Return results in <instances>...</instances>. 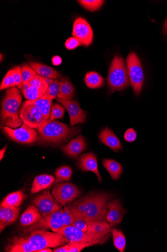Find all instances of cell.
Here are the masks:
<instances>
[{
	"mask_svg": "<svg viewBox=\"0 0 167 252\" xmlns=\"http://www.w3.org/2000/svg\"><path fill=\"white\" fill-rule=\"evenodd\" d=\"M19 117L23 123L37 129L46 121L42 111L36 105L30 104L27 101L23 104L19 111Z\"/></svg>",
	"mask_w": 167,
	"mask_h": 252,
	"instance_id": "7",
	"label": "cell"
},
{
	"mask_svg": "<svg viewBox=\"0 0 167 252\" xmlns=\"http://www.w3.org/2000/svg\"><path fill=\"white\" fill-rule=\"evenodd\" d=\"M60 84L59 81L55 80L54 83L49 86L45 94L41 98L43 99L53 100L56 99V97L59 93Z\"/></svg>",
	"mask_w": 167,
	"mask_h": 252,
	"instance_id": "33",
	"label": "cell"
},
{
	"mask_svg": "<svg viewBox=\"0 0 167 252\" xmlns=\"http://www.w3.org/2000/svg\"><path fill=\"white\" fill-rule=\"evenodd\" d=\"M82 198L84 202L82 218L86 222L106 220L108 203L112 199L110 194L91 193Z\"/></svg>",
	"mask_w": 167,
	"mask_h": 252,
	"instance_id": "3",
	"label": "cell"
},
{
	"mask_svg": "<svg viewBox=\"0 0 167 252\" xmlns=\"http://www.w3.org/2000/svg\"><path fill=\"white\" fill-rule=\"evenodd\" d=\"M7 145H6L1 151H0V159L1 161L4 156L5 153L7 149Z\"/></svg>",
	"mask_w": 167,
	"mask_h": 252,
	"instance_id": "47",
	"label": "cell"
},
{
	"mask_svg": "<svg viewBox=\"0 0 167 252\" xmlns=\"http://www.w3.org/2000/svg\"><path fill=\"white\" fill-rule=\"evenodd\" d=\"M27 101L28 103L38 107L43 112L46 121L50 118L52 100L40 98L35 100H27Z\"/></svg>",
	"mask_w": 167,
	"mask_h": 252,
	"instance_id": "28",
	"label": "cell"
},
{
	"mask_svg": "<svg viewBox=\"0 0 167 252\" xmlns=\"http://www.w3.org/2000/svg\"><path fill=\"white\" fill-rule=\"evenodd\" d=\"M64 236L45 230H35L15 235L5 247L6 252H37L44 248H56L69 243Z\"/></svg>",
	"mask_w": 167,
	"mask_h": 252,
	"instance_id": "1",
	"label": "cell"
},
{
	"mask_svg": "<svg viewBox=\"0 0 167 252\" xmlns=\"http://www.w3.org/2000/svg\"><path fill=\"white\" fill-rule=\"evenodd\" d=\"M70 249V245L68 243L67 245L63 246L60 248L55 249L54 252H69Z\"/></svg>",
	"mask_w": 167,
	"mask_h": 252,
	"instance_id": "44",
	"label": "cell"
},
{
	"mask_svg": "<svg viewBox=\"0 0 167 252\" xmlns=\"http://www.w3.org/2000/svg\"><path fill=\"white\" fill-rule=\"evenodd\" d=\"M25 189L13 192L7 195L1 202V207H19L25 200L28 195L25 193Z\"/></svg>",
	"mask_w": 167,
	"mask_h": 252,
	"instance_id": "21",
	"label": "cell"
},
{
	"mask_svg": "<svg viewBox=\"0 0 167 252\" xmlns=\"http://www.w3.org/2000/svg\"><path fill=\"white\" fill-rule=\"evenodd\" d=\"M28 84L31 86H36V87H49V86L48 85L43 77L39 76L36 75V76L33 77L28 82Z\"/></svg>",
	"mask_w": 167,
	"mask_h": 252,
	"instance_id": "41",
	"label": "cell"
},
{
	"mask_svg": "<svg viewBox=\"0 0 167 252\" xmlns=\"http://www.w3.org/2000/svg\"><path fill=\"white\" fill-rule=\"evenodd\" d=\"M42 217L51 214L62 209L60 204L49 191H46L38 195L33 201Z\"/></svg>",
	"mask_w": 167,
	"mask_h": 252,
	"instance_id": "11",
	"label": "cell"
},
{
	"mask_svg": "<svg viewBox=\"0 0 167 252\" xmlns=\"http://www.w3.org/2000/svg\"><path fill=\"white\" fill-rule=\"evenodd\" d=\"M79 189L72 183L61 182L52 190V194L63 207L76 199L80 195Z\"/></svg>",
	"mask_w": 167,
	"mask_h": 252,
	"instance_id": "10",
	"label": "cell"
},
{
	"mask_svg": "<svg viewBox=\"0 0 167 252\" xmlns=\"http://www.w3.org/2000/svg\"><path fill=\"white\" fill-rule=\"evenodd\" d=\"M103 164L113 180L120 178L123 169L122 165L111 159H104Z\"/></svg>",
	"mask_w": 167,
	"mask_h": 252,
	"instance_id": "26",
	"label": "cell"
},
{
	"mask_svg": "<svg viewBox=\"0 0 167 252\" xmlns=\"http://www.w3.org/2000/svg\"><path fill=\"white\" fill-rule=\"evenodd\" d=\"M82 45L81 42L74 37L68 38L65 42V47L69 50H75Z\"/></svg>",
	"mask_w": 167,
	"mask_h": 252,
	"instance_id": "42",
	"label": "cell"
},
{
	"mask_svg": "<svg viewBox=\"0 0 167 252\" xmlns=\"http://www.w3.org/2000/svg\"><path fill=\"white\" fill-rule=\"evenodd\" d=\"M111 233L114 246L120 252H125L126 241L124 234L120 230L113 228Z\"/></svg>",
	"mask_w": 167,
	"mask_h": 252,
	"instance_id": "30",
	"label": "cell"
},
{
	"mask_svg": "<svg viewBox=\"0 0 167 252\" xmlns=\"http://www.w3.org/2000/svg\"><path fill=\"white\" fill-rule=\"evenodd\" d=\"M72 35L86 47H89L93 39V32L91 27L88 22L82 17H78L75 20Z\"/></svg>",
	"mask_w": 167,
	"mask_h": 252,
	"instance_id": "13",
	"label": "cell"
},
{
	"mask_svg": "<svg viewBox=\"0 0 167 252\" xmlns=\"http://www.w3.org/2000/svg\"><path fill=\"white\" fill-rule=\"evenodd\" d=\"M67 110L70 120V125L74 126L81 123H84L86 118V112L80 108L77 101L56 98Z\"/></svg>",
	"mask_w": 167,
	"mask_h": 252,
	"instance_id": "14",
	"label": "cell"
},
{
	"mask_svg": "<svg viewBox=\"0 0 167 252\" xmlns=\"http://www.w3.org/2000/svg\"><path fill=\"white\" fill-rule=\"evenodd\" d=\"M65 107L57 103L52 105L50 120L55 121L57 119H63L65 114Z\"/></svg>",
	"mask_w": 167,
	"mask_h": 252,
	"instance_id": "35",
	"label": "cell"
},
{
	"mask_svg": "<svg viewBox=\"0 0 167 252\" xmlns=\"http://www.w3.org/2000/svg\"><path fill=\"white\" fill-rule=\"evenodd\" d=\"M52 63L54 65H59L62 63V60L60 57L56 56L54 57L52 59Z\"/></svg>",
	"mask_w": 167,
	"mask_h": 252,
	"instance_id": "45",
	"label": "cell"
},
{
	"mask_svg": "<svg viewBox=\"0 0 167 252\" xmlns=\"http://www.w3.org/2000/svg\"><path fill=\"white\" fill-rule=\"evenodd\" d=\"M70 249L69 252H80L87 247L94 246L92 243L79 244L73 242H69Z\"/></svg>",
	"mask_w": 167,
	"mask_h": 252,
	"instance_id": "40",
	"label": "cell"
},
{
	"mask_svg": "<svg viewBox=\"0 0 167 252\" xmlns=\"http://www.w3.org/2000/svg\"><path fill=\"white\" fill-rule=\"evenodd\" d=\"M38 144L58 145L79 133V126L72 127L61 122L47 120L38 128Z\"/></svg>",
	"mask_w": 167,
	"mask_h": 252,
	"instance_id": "2",
	"label": "cell"
},
{
	"mask_svg": "<svg viewBox=\"0 0 167 252\" xmlns=\"http://www.w3.org/2000/svg\"><path fill=\"white\" fill-rule=\"evenodd\" d=\"M23 85H25L34 77L37 75L33 68L28 63L23 64L21 66Z\"/></svg>",
	"mask_w": 167,
	"mask_h": 252,
	"instance_id": "34",
	"label": "cell"
},
{
	"mask_svg": "<svg viewBox=\"0 0 167 252\" xmlns=\"http://www.w3.org/2000/svg\"><path fill=\"white\" fill-rule=\"evenodd\" d=\"M63 209L42 218L34 224L30 226L24 232L35 230H48L60 228L64 226Z\"/></svg>",
	"mask_w": 167,
	"mask_h": 252,
	"instance_id": "12",
	"label": "cell"
},
{
	"mask_svg": "<svg viewBox=\"0 0 167 252\" xmlns=\"http://www.w3.org/2000/svg\"><path fill=\"white\" fill-rule=\"evenodd\" d=\"M108 207L109 211L107 215L106 220L111 227L115 226L121 223L127 210L122 207V204L119 199L109 202Z\"/></svg>",
	"mask_w": 167,
	"mask_h": 252,
	"instance_id": "16",
	"label": "cell"
},
{
	"mask_svg": "<svg viewBox=\"0 0 167 252\" xmlns=\"http://www.w3.org/2000/svg\"><path fill=\"white\" fill-rule=\"evenodd\" d=\"M15 86H16L15 79L10 70L3 80L1 86H0V89L3 90L9 88H13Z\"/></svg>",
	"mask_w": 167,
	"mask_h": 252,
	"instance_id": "37",
	"label": "cell"
},
{
	"mask_svg": "<svg viewBox=\"0 0 167 252\" xmlns=\"http://www.w3.org/2000/svg\"><path fill=\"white\" fill-rule=\"evenodd\" d=\"M42 216L35 205H30L24 213L20 219L23 226H31L39 221Z\"/></svg>",
	"mask_w": 167,
	"mask_h": 252,
	"instance_id": "23",
	"label": "cell"
},
{
	"mask_svg": "<svg viewBox=\"0 0 167 252\" xmlns=\"http://www.w3.org/2000/svg\"><path fill=\"white\" fill-rule=\"evenodd\" d=\"M56 179L52 186L54 187L57 183L63 181H69L72 175V170L69 166H64L58 168L55 172Z\"/></svg>",
	"mask_w": 167,
	"mask_h": 252,
	"instance_id": "31",
	"label": "cell"
},
{
	"mask_svg": "<svg viewBox=\"0 0 167 252\" xmlns=\"http://www.w3.org/2000/svg\"><path fill=\"white\" fill-rule=\"evenodd\" d=\"M63 216L64 221V226L71 225L74 221V215L70 205L65 207L63 209Z\"/></svg>",
	"mask_w": 167,
	"mask_h": 252,
	"instance_id": "36",
	"label": "cell"
},
{
	"mask_svg": "<svg viewBox=\"0 0 167 252\" xmlns=\"http://www.w3.org/2000/svg\"><path fill=\"white\" fill-rule=\"evenodd\" d=\"M163 33L167 35V18L163 26Z\"/></svg>",
	"mask_w": 167,
	"mask_h": 252,
	"instance_id": "48",
	"label": "cell"
},
{
	"mask_svg": "<svg viewBox=\"0 0 167 252\" xmlns=\"http://www.w3.org/2000/svg\"><path fill=\"white\" fill-rule=\"evenodd\" d=\"M127 65L130 82L136 96L141 93L144 75L140 60L137 55L130 53L127 58Z\"/></svg>",
	"mask_w": 167,
	"mask_h": 252,
	"instance_id": "6",
	"label": "cell"
},
{
	"mask_svg": "<svg viewBox=\"0 0 167 252\" xmlns=\"http://www.w3.org/2000/svg\"><path fill=\"white\" fill-rule=\"evenodd\" d=\"M43 78L49 86L51 85L54 82L53 79L50 78L43 77Z\"/></svg>",
	"mask_w": 167,
	"mask_h": 252,
	"instance_id": "46",
	"label": "cell"
},
{
	"mask_svg": "<svg viewBox=\"0 0 167 252\" xmlns=\"http://www.w3.org/2000/svg\"><path fill=\"white\" fill-rule=\"evenodd\" d=\"M88 226L86 233L91 237L98 240L107 241L109 233L113 230L108 221L106 220L87 222Z\"/></svg>",
	"mask_w": 167,
	"mask_h": 252,
	"instance_id": "15",
	"label": "cell"
},
{
	"mask_svg": "<svg viewBox=\"0 0 167 252\" xmlns=\"http://www.w3.org/2000/svg\"><path fill=\"white\" fill-rule=\"evenodd\" d=\"M108 86L112 94L127 89L130 79L124 59L116 56L112 61L108 75Z\"/></svg>",
	"mask_w": 167,
	"mask_h": 252,
	"instance_id": "5",
	"label": "cell"
},
{
	"mask_svg": "<svg viewBox=\"0 0 167 252\" xmlns=\"http://www.w3.org/2000/svg\"><path fill=\"white\" fill-rule=\"evenodd\" d=\"M77 165L83 171L93 172L97 176L99 181L102 182L98 167L97 158L94 153L90 152L81 155L78 159Z\"/></svg>",
	"mask_w": 167,
	"mask_h": 252,
	"instance_id": "17",
	"label": "cell"
},
{
	"mask_svg": "<svg viewBox=\"0 0 167 252\" xmlns=\"http://www.w3.org/2000/svg\"><path fill=\"white\" fill-rule=\"evenodd\" d=\"M55 181L54 176L43 174L37 176L33 183L31 189L32 193H36L47 189H49Z\"/></svg>",
	"mask_w": 167,
	"mask_h": 252,
	"instance_id": "22",
	"label": "cell"
},
{
	"mask_svg": "<svg viewBox=\"0 0 167 252\" xmlns=\"http://www.w3.org/2000/svg\"><path fill=\"white\" fill-rule=\"evenodd\" d=\"M3 131L12 140L19 143L31 145L38 141L37 131L25 123H23L22 127L17 129L4 126Z\"/></svg>",
	"mask_w": 167,
	"mask_h": 252,
	"instance_id": "8",
	"label": "cell"
},
{
	"mask_svg": "<svg viewBox=\"0 0 167 252\" xmlns=\"http://www.w3.org/2000/svg\"><path fill=\"white\" fill-rule=\"evenodd\" d=\"M52 249L49 248H44L43 249L38 251L37 252H52Z\"/></svg>",
	"mask_w": 167,
	"mask_h": 252,
	"instance_id": "49",
	"label": "cell"
},
{
	"mask_svg": "<svg viewBox=\"0 0 167 252\" xmlns=\"http://www.w3.org/2000/svg\"><path fill=\"white\" fill-rule=\"evenodd\" d=\"M22 100L20 90L16 87L7 90L1 102V118L3 125L16 128L23 122L19 118V109Z\"/></svg>",
	"mask_w": 167,
	"mask_h": 252,
	"instance_id": "4",
	"label": "cell"
},
{
	"mask_svg": "<svg viewBox=\"0 0 167 252\" xmlns=\"http://www.w3.org/2000/svg\"><path fill=\"white\" fill-rule=\"evenodd\" d=\"M60 90L58 98L61 99L72 100L75 95V90L68 78H61L59 81Z\"/></svg>",
	"mask_w": 167,
	"mask_h": 252,
	"instance_id": "25",
	"label": "cell"
},
{
	"mask_svg": "<svg viewBox=\"0 0 167 252\" xmlns=\"http://www.w3.org/2000/svg\"><path fill=\"white\" fill-rule=\"evenodd\" d=\"M85 82L87 87L91 89L99 88L105 84L104 78L95 72H88L85 76Z\"/></svg>",
	"mask_w": 167,
	"mask_h": 252,
	"instance_id": "27",
	"label": "cell"
},
{
	"mask_svg": "<svg viewBox=\"0 0 167 252\" xmlns=\"http://www.w3.org/2000/svg\"><path fill=\"white\" fill-rule=\"evenodd\" d=\"M20 211V207H1L0 208V230L2 233L5 228L17 220Z\"/></svg>",
	"mask_w": 167,
	"mask_h": 252,
	"instance_id": "19",
	"label": "cell"
},
{
	"mask_svg": "<svg viewBox=\"0 0 167 252\" xmlns=\"http://www.w3.org/2000/svg\"><path fill=\"white\" fill-rule=\"evenodd\" d=\"M137 132L133 128H129L124 134V139L128 143L134 142L137 138Z\"/></svg>",
	"mask_w": 167,
	"mask_h": 252,
	"instance_id": "43",
	"label": "cell"
},
{
	"mask_svg": "<svg viewBox=\"0 0 167 252\" xmlns=\"http://www.w3.org/2000/svg\"><path fill=\"white\" fill-rule=\"evenodd\" d=\"M86 148L87 144L84 137L82 135H79L67 145L63 146L61 150L65 155L71 158H76Z\"/></svg>",
	"mask_w": 167,
	"mask_h": 252,
	"instance_id": "18",
	"label": "cell"
},
{
	"mask_svg": "<svg viewBox=\"0 0 167 252\" xmlns=\"http://www.w3.org/2000/svg\"><path fill=\"white\" fill-rule=\"evenodd\" d=\"M48 87L31 86L25 91L22 92L24 96L28 100H35L41 98Z\"/></svg>",
	"mask_w": 167,
	"mask_h": 252,
	"instance_id": "29",
	"label": "cell"
},
{
	"mask_svg": "<svg viewBox=\"0 0 167 252\" xmlns=\"http://www.w3.org/2000/svg\"><path fill=\"white\" fill-rule=\"evenodd\" d=\"M2 59H3L2 55L1 54V62H2Z\"/></svg>",
	"mask_w": 167,
	"mask_h": 252,
	"instance_id": "50",
	"label": "cell"
},
{
	"mask_svg": "<svg viewBox=\"0 0 167 252\" xmlns=\"http://www.w3.org/2000/svg\"><path fill=\"white\" fill-rule=\"evenodd\" d=\"M53 232L59 234L69 240L79 244L92 243L95 245L104 244V241L98 240L89 236L86 232H83L72 225L64 226L60 228L52 229Z\"/></svg>",
	"mask_w": 167,
	"mask_h": 252,
	"instance_id": "9",
	"label": "cell"
},
{
	"mask_svg": "<svg viewBox=\"0 0 167 252\" xmlns=\"http://www.w3.org/2000/svg\"><path fill=\"white\" fill-rule=\"evenodd\" d=\"M74 221L71 225L75 227L80 230L86 232L88 226L84 220L82 218L77 216H74Z\"/></svg>",
	"mask_w": 167,
	"mask_h": 252,
	"instance_id": "39",
	"label": "cell"
},
{
	"mask_svg": "<svg viewBox=\"0 0 167 252\" xmlns=\"http://www.w3.org/2000/svg\"><path fill=\"white\" fill-rule=\"evenodd\" d=\"M11 71L15 79L16 86H17L19 89H22L24 85L22 80L21 68L20 66H17L13 68Z\"/></svg>",
	"mask_w": 167,
	"mask_h": 252,
	"instance_id": "38",
	"label": "cell"
},
{
	"mask_svg": "<svg viewBox=\"0 0 167 252\" xmlns=\"http://www.w3.org/2000/svg\"><path fill=\"white\" fill-rule=\"evenodd\" d=\"M99 140L102 144L114 152L120 151L123 148L120 140L111 129L108 128L102 130L100 133Z\"/></svg>",
	"mask_w": 167,
	"mask_h": 252,
	"instance_id": "20",
	"label": "cell"
},
{
	"mask_svg": "<svg viewBox=\"0 0 167 252\" xmlns=\"http://www.w3.org/2000/svg\"><path fill=\"white\" fill-rule=\"evenodd\" d=\"M30 65L38 75L56 80L61 77L60 74L50 66L34 62H30Z\"/></svg>",
	"mask_w": 167,
	"mask_h": 252,
	"instance_id": "24",
	"label": "cell"
},
{
	"mask_svg": "<svg viewBox=\"0 0 167 252\" xmlns=\"http://www.w3.org/2000/svg\"><path fill=\"white\" fill-rule=\"evenodd\" d=\"M78 2L87 10L95 12L99 10L102 7L105 1H102V0H80Z\"/></svg>",
	"mask_w": 167,
	"mask_h": 252,
	"instance_id": "32",
	"label": "cell"
}]
</instances>
